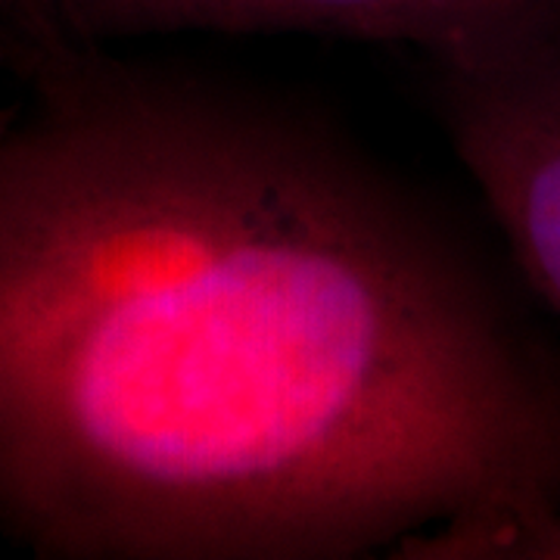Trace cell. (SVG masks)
I'll return each mask as SVG.
<instances>
[{"instance_id":"obj_1","label":"cell","mask_w":560,"mask_h":560,"mask_svg":"<svg viewBox=\"0 0 560 560\" xmlns=\"http://www.w3.org/2000/svg\"><path fill=\"white\" fill-rule=\"evenodd\" d=\"M20 84L3 536L54 560H349L560 511V359L399 180L69 32Z\"/></svg>"},{"instance_id":"obj_2","label":"cell","mask_w":560,"mask_h":560,"mask_svg":"<svg viewBox=\"0 0 560 560\" xmlns=\"http://www.w3.org/2000/svg\"><path fill=\"white\" fill-rule=\"evenodd\" d=\"M79 40L184 32H312L408 44L440 72H489L560 50V0H50Z\"/></svg>"},{"instance_id":"obj_3","label":"cell","mask_w":560,"mask_h":560,"mask_svg":"<svg viewBox=\"0 0 560 560\" xmlns=\"http://www.w3.org/2000/svg\"><path fill=\"white\" fill-rule=\"evenodd\" d=\"M464 168L529 283L560 312V50L489 72H440Z\"/></svg>"},{"instance_id":"obj_4","label":"cell","mask_w":560,"mask_h":560,"mask_svg":"<svg viewBox=\"0 0 560 560\" xmlns=\"http://www.w3.org/2000/svg\"><path fill=\"white\" fill-rule=\"evenodd\" d=\"M393 558L560 560V511H470L408 536Z\"/></svg>"},{"instance_id":"obj_5","label":"cell","mask_w":560,"mask_h":560,"mask_svg":"<svg viewBox=\"0 0 560 560\" xmlns=\"http://www.w3.org/2000/svg\"><path fill=\"white\" fill-rule=\"evenodd\" d=\"M66 35L50 0H0V75L22 81L38 57ZM16 103L0 106V128L13 119Z\"/></svg>"}]
</instances>
